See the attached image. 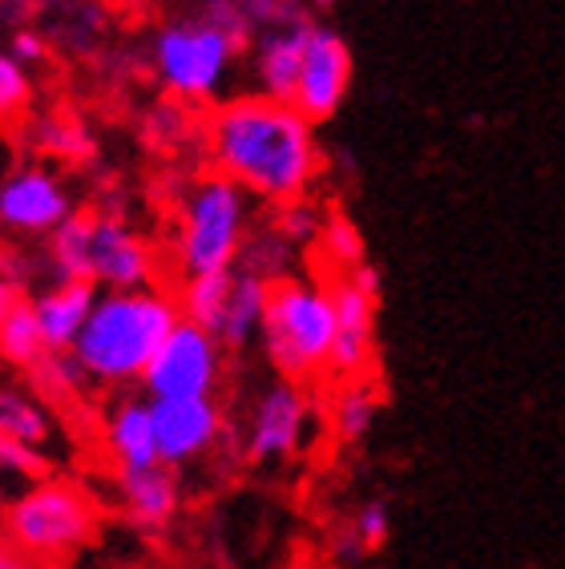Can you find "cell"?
I'll use <instances>...</instances> for the list:
<instances>
[{"label": "cell", "mask_w": 565, "mask_h": 569, "mask_svg": "<svg viewBox=\"0 0 565 569\" xmlns=\"http://www.w3.org/2000/svg\"><path fill=\"white\" fill-rule=\"evenodd\" d=\"M319 239H324V251L331 254L339 267H356L359 259H364V239H359V230L351 227L344 214L327 219L324 227H319Z\"/></svg>", "instance_id": "cell-26"}, {"label": "cell", "mask_w": 565, "mask_h": 569, "mask_svg": "<svg viewBox=\"0 0 565 569\" xmlns=\"http://www.w3.org/2000/svg\"><path fill=\"white\" fill-rule=\"evenodd\" d=\"M311 21H275L262 41L255 44V77H259V93L279 101H291L299 69H304V49Z\"/></svg>", "instance_id": "cell-15"}, {"label": "cell", "mask_w": 565, "mask_h": 569, "mask_svg": "<svg viewBox=\"0 0 565 569\" xmlns=\"http://www.w3.org/2000/svg\"><path fill=\"white\" fill-rule=\"evenodd\" d=\"M93 299H98V283H89V279H57V283L44 287L37 299H29L44 348L49 351L73 348L77 331L86 328Z\"/></svg>", "instance_id": "cell-16"}, {"label": "cell", "mask_w": 565, "mask_h": 569, "mask_svg": "<svg viewBox=\"0 0 565 569\" xmlns=\"http://www.w3.org/2000/svg\"><path fill=\"white\" fill-rule=\"evenodd\" d=\"M351 86V49L348 41L327 29V24H311L304 49V69L295 81L291 106L304 113L307 121H327L336 118Z\"/></svg>", "instance_id": "cell-8"}, {"label": "cell", "mask_w": 565, "mask_h": 569, "mask_svg": "<svg viewBox=\"0 0 565 569\" xmlns=\"http://www.w3.org/2000/svg\"><path fill=\"white\" fill-rule=\"evenodd\" d=\"M0 437L29 445V449H44L53 440V417L37 396L21 388H0Z\"/></svg>", "instance_id": "cell-20"}, {"label": "cell", "mask_w": 565, "mask_h": 569, "mask_svg": "<svg viewBox=\"0 0 565 569\" xmlns=\"http://www.w3.org/2000/svg\"><path fill=\"white\" fill-rule=\"evenodd\" d=\"M239 49L242 44L210 17L166 24L162 33L153 37V73L175 98L210 101L227 86Z\"/></svg>", "instance_id": "cell-6"}, {"label": "cell", "mask_w": 565, "mask_h": 569, "mask_svg": "<svg viewBox=\"0 0 565 569\" xmlns=\"http://www.w3.org/2000/svg\"><path fill=\"white\" fill-rule=\"evenodd\" d=\"M153 247L118 214H89V283L101 291L153 283Z\"/></svg>", "instance_id": "cell-10"}, {"label": "cell", "mask_w": 565, "mask_h": 569, "mask_svg": "<svg viewBox=\"0 0 565 569\" xmlns=\"http://www.w3.org/2000/svg\"><path fill=\"white\" fill-rule=\"evenodd\" d=\"M44 472V449H29L0 437V481H37Z\"/></svg>", "instance_id": "cell-27"}, {"label": "cell", "mask_w": 565, "mask_h": 569, "mask_svg": "<svg viewBox=\"0 0 565 569\" xmlns=\"http://www.w3.org/2000/svg\"><path fill=\"white\" fill-rule=\"evenodd\" d=\"M247 190L227 174L198 178L178 207V267L182 274L230 271L247 242Z\"/></svg>", "instance_id": "cell-5"}, {"label": "cell", "mask_w": 565, "mask_h": 569, "mask_svg": "<svg viewBox=\"0 0 565 569\" xmlns=\"http://www.w3.org/2000/svg\"><path fill=\"white\" fill-rule=\"evenodd\" d=\"M376 417H380V392L368 380H351L331 405V425L344 445H359L371 432Z\"/></svg>", "instance_id": "cell-22"}, {"label": "cell", "mask_w": 565, "mask_h": 569, "mask_svg": "<svg viewBox=\"0 0 565 569\" xmlns=\"http://www.w3.org/2000/svg\"><path fill=\"white\" fill-rule=\"evenodd\" d=\"M259 340L267 360L287 380H304L327 368L336 343V299L311 279H275L267 291Z\"/></svg>", "instance_id": "cell-3"}, {"label": "cell", "mask_w": 565, "mask_h": 569, "mask_svg": "<svg viewBox=\"0 0 565 569\" xmlns=\"http://www.w3.org/2000/svg\"><path fill=\"white\" fill-rule=\"evenodd\" d=\"M73 214L66 182L44 166H17L0 178V227L17 234H53Z\"/></svg>", "instance_id": "cell-9"}, {"label": "cell", "mask_w": 565, "mask_h": 569, "mask_svg": "<svg viewBox=\"0 0 565 569\" xmlns=\"http://www.w3.org/2000/svg\"><path fill=\"white\" fill-rule=\"evenodd\" d=\"M41 17V0H0V24H33Z\"/></svg>", "instance_id": "cell-31"}, {"label": "cell", "mask_w": 565, "mask_h": 569, "mask_svg": "<svg viewBox=\"0 0 565 569\" xmlns=\"http://www.w3.org/2000/svg\"><path fill=\"white\" fill-rule=\"evenodd\" d=\"M158 460L170 469L195 465L207 457L222 437V412L215 396H178V400H150Z\"/></svg>", "instance_id": "cell-11"}, {"label": "cell", "mask_w": 565, "mask_h": 569, "mask_svg": "<svg viewBox=\"0 0 565 569\" xmlns=\"http://www.w3.org/2000/svg\"><path fill=\"white\" fill-rule=\"evenodd\" d=\"M49 263L57 279H89V214H69L49 234Z\"/></svg>", "instance_id": "cell-23"}, {"label": "cell", "mask_w": 565, "mask_h": 569, "mask_svg": "<svg viewBox=\"0 0 565 569\" xmlns=\"http://www.w3.org/2000/svg\"><path fill=\"white\" fill-rule=\"evenodd\" d=\"M331 299H336V343H331L327 368L356 380L371 363V348H376V299L380 296L364 291L351 274H344L331 287Z\"/></svg>", "instance_id": "cell-13"}, {"label": "cell", "mask_w": 565, "mask_h": 569, "mask_svg": "<svg viewBox=\"0 0 565 569\" xmlns=\"http://www.w3.org/2000/svg\"><path fill=\"white\" fill-rule=\"evenodd\" d=\"M202 138L218 174L267 202L299 198L319 170L316 121L267 93L222 101L207 118Z\"/></svg>", "instance_id": "cell-1"}, {"label": "cell", "mask_w": 565, "mask_h": 569, "mask_svg": "<svg viewBox=\"0 0 565 569\" xmlns=\"http://www.w3.org/2000/svg\"><path fill=\"white\" fill-rule=\"evenodd\" d=\"M9 53L21 61V66H41L44 57H49V37L41 33V29H33V24H17L9 33Z\"/></svg>", "instance_id": "cell-30"}, {"label": "cell", "mask_w": 565, "mask_h": 569, "mask_svg": "<svg viewBox=\"0 0 565 569\" xmlns=\"http://www.w3.org/2000/svg\"><path fill=\"white\" fill-rule=\"evenodd\" d=\"M218 380H222V340L215 331L198 328L195 319H178L141 372V388L150 400L215 396Z\"/></svg>", "instance_id": "cell-7"}, {"label": "cell", "mask_w": 565, "mask_h": 569, "mask_svg": "<svg viewBox=\"0 0 565 569\" xmlns=\"http://www.w3.org/2000/svg\"><path fill=\"white\" fill-rule=\"evenodd\" d=\"M33 142L41 150L57 153V158H86L93 150V138L86 133V126L73 118H41L33 121Z\"/></svg>", "instance_id": "cell-24"}, {"label": "cell", "mask_w": 565, "mask_h": 569, "mask_svg": "<svg viewBox=\"0 0 565 569\" xmlns=\"http://www.w3.org/2000/svg\"><path fill=\"white\" fill-rule=\"evenodd\" d=\"M9 541H4V533H0V566H4V558H9Z\"/></svg>", "instance_id": "cell-34"}, {"label": "cell", "mask_w": 565, "mask_h": 569, "mask_svg": "<svg viewBox=\"0 0 565 569\" xmlns=\"http://www.w3.org/2000/svg\"><path fill=\"white\" fill-rule=\"evenodd\" d=\"M351 533L359 537V546H364V549H380L384 541H388V533H391L388 501H384V497H376V501L364 505V509L351 517Z\"/></svg>", "instance_id": "cell-28"}, {"label": "cell", "mask_w": 565, "mask_h": 569, "mask_svg": "<svg viewBox=\"0 0 565 569\" xmlns=\"http://www.w3.org/2000/svg\"><path fill=\"white\" fill-rule=\"evenodd\" d=\"M235 4L247 12L250 24H275L287 12V0H235Z\"/></svg>", "instance_id": "cell-32"}, {"label": "cell", "mask_w": 565, "mask_h": 569, "mask_svg": "<svg viewBox=\"0 0 565 569\" xmlns=\"http://www.w3.org/2000/svg\"><path fill=\"white\" fill-rule=\"evenodd\" d=\"M4 541L29 558L53 566L73 558L98 533V505L89 501L81 485L61 477H37L24 493H17L4 509Z\"/></svg>", "instance_id": "cell-4"}, {"label": "cell", "mask_w": 565, "mask_h": 569, "mask_svg": "<svg viewBox=\"0 0 565 569\" xmlns=\"http://www.w3.org/2000/svg\"><path fill=\"white\" fill-rule=\"evenodd\" d=\"M230 279H235V267H230V271L186 274V287H182V296H178L182 319H195L198 328L215 331L218 319H222V307H227V296H230Z\"/></svg>", "instance_id": "cell-21"}, {"label": "cell", "mask_w": 565, "mask_h": 569, "mask_svg": "<svg viewBox=\"0 0 565 569\" xmlns=\"http://www.w3.org/2000/svg\"><path fill=\"white\" fill-rule=\"evenodd\" d=\"M267 291L271 283L255 271H235L230 279V296L222 307V319H218L215 336L222 340V348H247L262 328V311H267Z\"/></svg>", "instance_id": "cell-18"}, {"label": "cell", "mask_w": 565, "mask_h": 569, "mask_svg": "<svg viewBox=\"0 0 565 569\" xmlns=\"http://www.w3.org/2000/svg\"><path fill=\"white\" fill-rule=\"evenodd\" d=\"M0 569H49L44 561L29 558V553H21V549H9V558H4V566Z\"/></svg>", "instance_id": "cell-33"}, {"label": "cell", "mask_w": 565, "mask_h": 569, "mask_svg": "<svg viewBox=\"0 0 565 569\" xmlns=\"http://www.w3.org/2000/svg\"><path fill=\"white\" fill-rule=\"evenodd\" d=\"M307 405L304 388L295 380L282 376L279 383H271L267 392L259 396V405L250 412V428H247V457L255 465H267V460H287L299 452L307 432Z\"/></svg>", "instance_id": "cell-12"}, {"label": "cell", "mask_w": 565, "mask_h": 569, "mask_svg": "<svg viewBox=\"0 0 565 569\" xmlns=\"http://www.w3.org/2000/svg\"><path fill=\"white\" fill-rule=\"evenodd\" d=\"M287 242H311L319 234V219L316 210L304 207L299 198H291V202H282V214H279V227H275Z\"/></svg>", "instance_id": "cell-29"}, {"label": "cell", "mask_w": 565, "mask_h": 569, "mask_svg": "<svg viewBox=\"0 0 565 569\" xmlns=\"http://www.w3.org/2000/svg\"><path fill=\"white\" fill-rule=\"evenodd\" d=\"M4 509H9V501H4V493H0V526H4Z\"/></svg>", "instance_id": "cell-35"}, {"label": "cell", "mask_w": 565, "mask_h": 569, "mask_svg": "<svg viewBox=\"0 0 565 569\" xmlns=\"http://www.w3.org/2000/svg\"><path fill=\"white\" fill-rule=\"evenodd\" d=\"M44 356H49V348H44L41 328H37L33 303L29 299H12L9 307H0V360L33 372Z\"/></svg>", "instance_id": "cell-19"}, {"label": "cell", "mask_w": 565, "mask_h": 569, "mask_svg": "<svg viewBox=\"0 0 565 569\" xmlns=\"http://www.w3.org/2000/svg\"><path fill=\"white\" fill-rule=\"evenodd\" d=\"M324 4H327V0H324Z\"/></svg>", "instance_id": "cell-36"}, {"label": "cell", "mask_w": 565, "mask_h": 569, "mask_svg": "<svg viewBox=\"0 0 565 569\" xmlns=\"http://www.w3.org/2000/svg\"><path fill=\"white\" fill-rule=\"evenodd\" d=\"M178 319H182L178 299L158 291L153 283L98 291L69 356L81 363L89 383H106V388L141 383L146 363L153 360L158 343L170 336Z\"/></svg>", "instance_id": "cell-2"}, {"label": "cell", "mask_w": 565, "mask_h": 569, "mask_svg": "<svg viewBox=\"0 0 565 569\" xmlns=\"http://www.w3.org/2000/svg\"><path fill=\"white\" fill-rule=\"evenodd\" d=\"M118 501L121 513L130 517L133 526L146 529V533H158L182 509L178 469H170L162 460L146 465V469H118Z\"/></svg>", "instance_id": "cell-14"}, {"label": "cell", "mask_w": 565, "mask_h": 569, "mask_svg": "<svg viewBox=\"0 0 565 569\" xmlns=\"http://www.w3.org/2000/svg\"><path fill=\"white\" fill-rule=\"evenodd\" d=\"M33 101V77L12 53H0V121L17 118Z\"/></svg>", "instance_id": "cell-25"}, {"label": "cell", "mask_w": 565, "mask_h": 569, "mask_svg": "<svg viewBox=\"0 0 565 569\" xmlns=\"http://www.w3.org/2000/svg\"><path fill=\"white\" fill-rule=\"evenodd\" d=\"M106 452L118 469H146L158 465V437H153V412L150 396L121 400L106 417Z\"/></svg>", "instance_id": "cell-17"}]
</instances>
